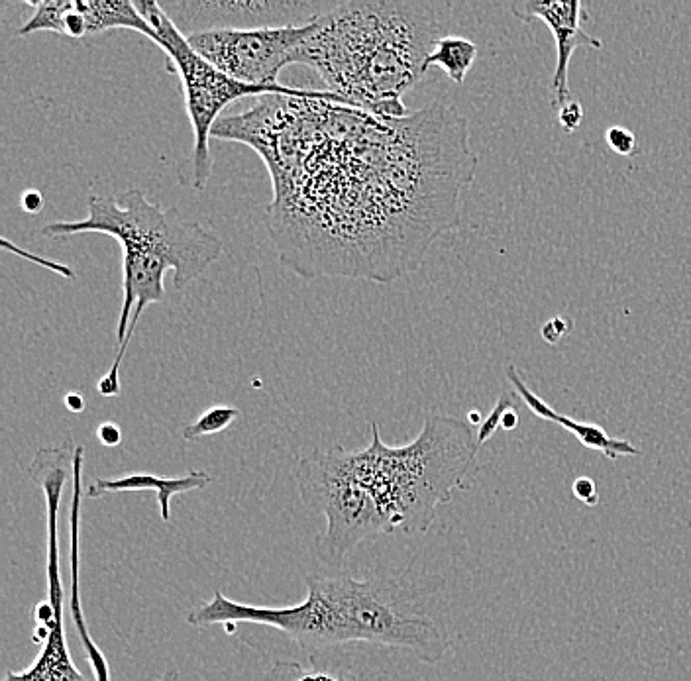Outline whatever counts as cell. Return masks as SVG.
I'll return each instance as SVG.
<instances>
[{
	"instance_id": "3957f363",
	"label": "cell",
	"mask_w": 691,
	"mask_h": 681,
	"mask_svg": "<svg viewBox=\"0 0 691 681\" xmlns=\"http://www.w3.org/2000/svg\"><path fill=\"white\" fill-rule=\"evenodd\" d=\"M307 595L291 607L238 603L222 591L195 607L187 623L195 629L250 623L279 630L303 648H330L350 642L403 648L436 666L448 652L440 625L423 613L403 589L381 577L307 576Z\"/></svg>"
},
{
	"instance_id": "6da1fadb",
	"label": "cell",
	"mask_w": 691,
	"mask_h": 681,
	"mask_svg": "<svg viewBox=\"0 0 691 681\" xmlns=\"http://www.w3.org/2000/svg\"><path fill=\"white\" fill-rule=\"evenodd\" d=\"M213 138L264 159L267 230L281 263L307 279L391 283L419 269L432 242L460 226L478 169L468 120L444 103L377 118L303 89L220 118Z\"/></svg>"
},
{
	"instance_id": "30bf717a",
	"label": "cell",
	"mask_w": 691,
	"mask_h": 681,
	"mask_svg": "<svg viewBox=\"0 0 691 681\" xmlns=\"http://www.w3.org/2000/svg\"><path fill=\"white\" fill-rule=\"evenodd\" d=\"M160 4L179 32L189 38L216 30L311 26L340 0H171Z\"/></svg>"
},
{
	"instance_id": "e0dca14e",
	"label": "cell",
	"mask_w": 691,
	"mask_h": 681,
	"mask_svg": "<svg viewBox=\"0 0 691 681\" xmlns=\"http://www.w3.org/2000/svg\"><path fill=\"white\" fill-rule=\"evenodd\" d=\"M262 681H346L332 672L307 668L295 660H277Z\"/></svg>"
},
{
	"instance_id": "ffe728a7",
	"label": "cell",
	"mask_w": 691,
	"mask_h": 681,
	"mask_svg": "<svg viewBox=\"0 0 691 681\" xmlns=\"http://www.w3.org/2000/svg\"><path fill=\"white\" fill-rule=\"evenodd\" d=\"M584 106L576 101H570L558 110V122L564 132H576L584 120Z\"/></svg>"
},
{
	"instance_id": "d6986e66",
	"label": "cell",
	"mask_w": 691,
	"mask_h": 681,
	"mask_svg": "<svg viewBox=\"0 0 691 681\" xmlns=\"http://www.w3.org/2000/svg\"><path fill=\"white\" fill-rule=\"evenodd\" d=\"M605 140H607L609 148L623 158H631L638 152L635 134L623 126H611L605 134Z\"/></svg>"
},
{
	"instance_id": "cb8c5ba5",
	"label": "cell",
	"mask_w": 691,
	"mask_h": 681,
	"mask_svg": "<svg viewBox=\"0 0 691 681\" xmlns=\"http://www.w3.org/2000/svg\"><path fill=\"white\" fill-rule=\"evenodd\" d=\"M97 436H99L101 444H105L108 448H114L122 442V430L118 428L116 422H103L97 428Z\"/></svg>"
},
{
	"instance_id": "9c48e42d",
	"label": "cell",
	"mask_w": 691,
	"mask_h": 681,
	"mask_svg": "<svg viewBox=\"0 0 691 681\" xmlns=\"http://www.w3.org/2000/svg\"><path fill=\"white\" fill-rule=\"evenodd\" d=\"M311 26L303 28H262V30H216L189 36L195 52L211 61L228 77L254 85L277 89L279 75L295 63V55L309 38Z\"/></svg>"
},
{
	"instance_id": "44dd1931",
	"label": "cell",
	"mask_w": 691,
	"mask_h": 681,
	"mask_svg": "<svg viewBox=\"0 0 691 681\" xmlns=\"http://www.w3.org/2000/svg\"><path fill=\"white\" fill-rule=\"evenodd\" d=\"M570 328H572L570 320H566L564 316H554L542 326L540 334L548 344H558L570 332Z\"/></svg>"
},
{
	"instance_id": "ac0fdd59",
	"label": "cell",
	"mask_w": 691,
	"mask_h": 681,
	"mask_svg": "<svg viewBox=\"0 0 691 681\" xmlns=\"http://www.w3.org/2000/svg\"><path fill=\"white\" fill-rule=\"evenodd\" d=\"M517 393H503L497 401V405L491 409L489 417L483 420V424L478 428V442L479 446H483L493 434L497 428H501V420L503 417L511 411V409H517Z\"/></svg>"
},
{
	"instance_id": "2e32d148",
	"label": "cell",
	"mask_w": 691,
	"mask_h": 681,
	"mask_svg": "<svg viewBox=\"0 0 691 681\" xmlns=\"http://www.w3.org/2000/svg\"><path fill=\"white\" fill-rule=\"evenodd\" d=\"M238 417H240V411L236 407H226V405L211 407L207 413H203L199 419L183 428V438L199 440L205 436H213L226 430Z\"/></svg>"
},
{
	"instance_id": "83f0119b",
	"label": "cell",
	"mask_w": 691,
	"mask_h": 681,
	"mask_svg": "<svg viewBox=\"0 0 691 681\" xmlns=\"http://www.w3.org/2000/svg\"><path fill=\"white\" fill-rule=\"evenodd\" d=\"M468 422L481 426V424H483V419H481V415H479L478 411H470V413H468Z\"/></svg>"
},
{
	"instance_id": "484cf974",
	"label": "cell",
	"mask_w": 691,
	"mask_h": 681,
	"mask_svg": "<svg viewBox=\"0 0 691 681\" xmlns=\"http://www.w3.org/2000/svg\"><path fill=\"white\" fill-rule=\"evenodd\" d=\"M65 405L69 411L73 413H83L85 411V399L79 395V393H69L65 397Z\"/></svg>"
},
{
	"instance_id": "4fadbf2b",
	"label": "cell",
	"mask_w": 691,
	"mask_h": 681,
	"mask_svg": "<svg viewBox=\"0 0 691 681\" xmlns=\"http://www.w3.org/2000/svg\"><path fill=\"white\" fill-rule=\"evenodd\" d=\"M507 377L509 383L513 385L515 393L523 399V403L529 407L534 417L542 420H550L554 424H560L564 430H568L570 434H574L580 444L589 448V450H597L601 452L605 458L609 460H617L619 456H640V448L633 446L629 440L623 438H611L601 426L593 424V422H580V420L566 417L562 413H558L556 409H552L548 403H544L531 387L527 385V381L523 379V373L517 369V366L509 364L507 366Z\"/></svg>"
},
{
	"instance_id": "52a82bcc",
	"label": "cell",
	"mask_w": 691,
	"mask_h": 681,
	"mask_svg": "<svg viewBox=\"0 0 691 681\" xmlns=\"http://www.w3.org/2000/svg\"><path fill=\"white\" fill-rule=\"evenodd\" d=\"M136 8L158 34V46L167 53L169 59V73H175L183 85L185 108L195 138L191 183L197 191H203L213 173L211 138L214 126L220 120V112L244 97L262 99L267 95H299L303 89L285 85L277 89H266L240 83L222 73L211 61L191 48L189 40L179 32V28L161 8L160 2L136 0Z\"/></svg>"
},
{
	"instance_id": "8fae6325",
	"label": "cell",
	"mask_w": 691,
	"mask_h": 681,
	"mask_svg": "<svg viewBox=\"0 0 691 681\" xmlns=\"http://www.w3.org/2000/svg\"><path fill=\"white\" fill-rule=\"evenodd\" d=\"M34 6L18 36L55 32L67 38H91L108 30H134L154 44L158 34L138 12L134 0H26Z\"/></svg>"
},
{
	"instance_id": "d4e9b609",
	"label": "cell",
	"mask_w": 691,
	"mask_h": 681,
	"mask_svg": "<svg viewBox=\"0 0 691 681\" xmlns=\"http://www.w3.org/2000/svg\"><path fill=\"white\" fill-rule=\"evenodd\" d=\"M22 209L26 210L28 214H38L44 209V197L40 191L30 189L22 195Z\"/></svg>"
},
{
	"instance_id": "277c9868",
	"label": "cell",
	"mask_w": 691,
	"mask_h": 681,
	"mask_svg": "<svg viewBox=\"0 0 691 681\" xmlns=\"http://www.w3.org/2000/svg\"><path fill=\"white\" fill-rule=\"evenodd\" d=\"M99 232L122 246V307L118 315V354L99 381L103 397L120 393V366L142 313L165 299L163 275L173 269V283L183 289L199 279L224 252V244L199 222L187 220L179 209H160L146 193L130 189L118 199L91 197L83 220L54 222L46 236H77Z\"/></svg>"
},
{
	"instance_id": "5b68a950",
	"label": "cell",
	"mask_w": 691,
	"mask_h": 681,
	"mask_svg": "<svg viewBox=\"0 0 691 681\" xmlns=\"http://www.w3.org/2000/svg\"><path fill=\"white\" fill-rule=\"evenodd\" d=\"M479 448L468 420L430 413L419 436L405 446H387L372 422L368 448L346 450V458L379 507L387 532L417 536L428 532L440 505L468 489Z\"/></svg>"
},
{
	"instance_id": "f1b7e54d",
	"label": "cell",
	"mask_w": 691,
	"mask_h": 681,
	"mask_svg": "<svg viewBox=\"0 0 691 681\" xmlns=\"http://www.w3.org/2000/svg\"><path fill=\"white\" fill-rule=\"evenodd\" d=\"M160 681H179V674L177 672H165Z\"/></svg>"
},
{
	"instance_id": "7402d4cb",
	"label": "cell",
	"mask_w": 691,
	"mask_h": 681,
	"mask_svg": "<svg viewBox=\"0 0 691 681\" xmlns=\"http://www.w3.org/2000/svg\"><path fill=\"white\" fill-rule=\"evenodd\" d=\"M572 491H574L576 499H580L587 507L599 505V491H597V485L591 477H578L572 483Z\"/></svg>"
},
{
	"instance_id": "8992f818",
	"label": "cell",
	"mask_w": 691,
	"mask_h": 681,
	"mask_svg": "<svg viewBox=\"0 0 691 681\" xmlns=\"http://www.w3.org/2000/svg\"><path fill=\"white\" fill-rule=\"evenodd\" d=\"M77 450L79 446L71 440L61 446H46L34 454L28 466V477L42 489L46 499L48 599L36 607L38 630L34 634V640L42 644V650L30 668L22 672L8 670L2 681H97L95 676H87L75 666L67 646L63 621L65 593L59 556V509L63 491L75 475Z\"/></svg>"
},
{
	"instance_id": "9a60e30c",
	"label": "cell",
	"mask_w": 691,
	"mask_h": 681,
	"mask_svg": "<svg viewBox=\"0 0 691 681\" xmlns=\"http://www.w3.org/2000/svg\"><path fill=\"white\" fill-rule=\"evenodd\" d=\"M478 46L460 36H444L436 42L434 50L428 55L426 65L440 67L456 85H462L468 71L476 63Z\"/></svg>"
},
{
	"instance_id": "603a6c76",
	"label": "cell",
	"mask_w": 691,
	"mask_h": 681,
	"mask_svg": "<svg viewBox=\"0 0 691 681\" xmlns=\"http://www.w3.org/2000/svg\"><path fill=\"white\" fill-rule=\"evenodd\" d=\"M4 248L12 250L14 254L22 256V258H26V260H30V262L40 263V265H44V267L52 269V271H55V273H59V275H65V277H69V279H75V273H73V271H71V269H69L67 265H59V263L50 262V260H44V258H40V256H32V254H28V252H24V250H20V248H16V246L8 244V242H4Z\"/></svg>"
},
{
	"instance_id": "5bb4252c",
	"label": "cell",
	"mask_w": 691,
	"mask_h": 681,
	"mask_svg": "<svg viewBox=\"0 0 691 681\" xmlns=\"http://www.w3.org/2000/svg\"><path fill=\"white\" fill-rule=\"evenodd\" d=\"M213 477L201 470H191L183 477H158L152 473H132L118 479L97 477L85 491L89 499H101L114 493H132V491H154L158 497L161 521H171V499L181 493L205 489Z\"/></svg>"
},
{
	"instance_id": "7a4b0ae2",
	"label": "cell",
	"mask_w": 691,
	"mask_h": 681,
	"mask_svg": "<svg viewBox=\"0 0 691 681\" xmlns=\"http://www.w3.org/2000/svg\"><path fill=\"white\" fill-rule=\"evenodd\" d=\"M440 40L436 12L413 0H346L313 24L295 55L326 91L377 118H405L403 103Z\"/></svg>"
},
{
	"instance_id": "7c38bea8",
	"label": "cell",
	"mask_w": 691,
	"mask_h": 681,
	"mask_svg": "<svg viewBox=\"0 0 691 681\" xmlns=\"http://www.w3.org/2000/svg\"><path fill=\"white\" fill-rule=\"evenodd\" d=\"M511 10L523 22L542 20L556 42V67L552 73V106L560 110L570 103V59L574 52L585 46L601 50L603 42L584 32L582 24L587 22V10L580 0H519L511 4Z\"/></svg>"
},
{
	"instance_id": "4316f807",
	"label": "cell",
	"mask_w": 691,
	"mask_h": 681,
	"mask_svg": "<svg viewBox=\"0 0 691 681\" xmlns=\"http://www.w3.org/2000/svg\"><path fill=\"white\" fill-rule=\"evenodd\" d=\"M517 426H519V413L515 409H511L501 420V428L503 430H515Z\"/></svg>"
},
{
	"instance_id": "ba28073f",
	"label": "cell",
	"mask_w": 691,
	"mask_h": 681,
	"mask_svg": "<svg viewBox=\"0 0 691 681\" xmlns=\"http://www.w3.org/2000/svg\"><path fill=\"white\" fill-rule=\"evenodd\" d=\"M295 477L303 503L326 519V528L315 540L322 564L340 568L362 542L389 534L370 491L350 470L344 448L303 456Z\"/></svg>"
}]
</instances>
